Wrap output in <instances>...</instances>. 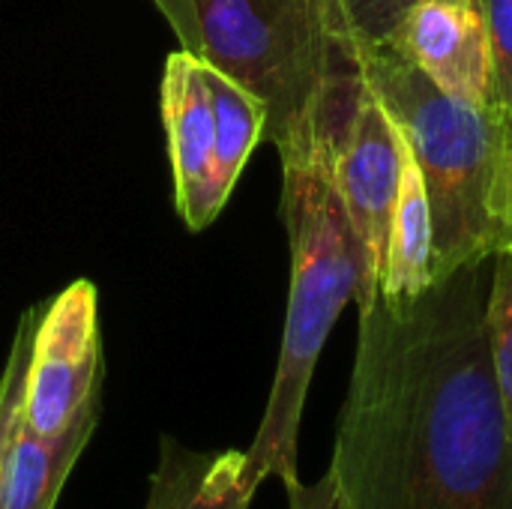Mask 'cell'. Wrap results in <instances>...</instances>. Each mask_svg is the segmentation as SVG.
<instances>
[{"label": "cell", "mask_w": 512, "mask_h": 509, "mask_svg": "<svg viewBox=\"0 0 512 509\" xmlns=\"http://www.w3.org/2000/svg\"><path fill=\"white\" fill-rule=\"evenodd\" d=\"M492 258L408 303L360 306L330 474L345 509H512V438L489 357Z\"/></svg>", "instance_id": "1"}, {"label": "cell", "mask_w": 512, "mask_h": 509, "mask_svg": "<svg viewBox=\"0 0 512 509\" xmlns=\"http://www.w3.org/2000/svg\"><path fill=\"white\" fill-rule=\"evenodd\" d=\"M489 30L501 108L512 111V0H477Z\"/></svg>", "instance_id": "16"}, {"label": "cell", "mask_w": 512, "mask_h": 509, "mask_svg": "<svg viewBox=\"0 0 512 509\" xmlns=\"http://www.w3.org/2000/svg\"><path fill=\"white\" fill-rule=\"evenodd\" d=\"M429 189L432 276L483 264L512 234V111L441 93L393 45L357 48Z\"/></svg>", "instance_id": "2"}, {"label": "cell", "mask_w": 512, "mask_h": 509, "mask_svg": "<svg viewBox=\"0 0 512 509\" xmlns=\"http://www.w3.org/2000/svg\"><path fill=\"white\" fill-rule=\"evenodd\" d=\"M255 492L246 450L198 453L165 435L144 509H249Z\"/></svg>", "instance_id": "9"}, {"label": "cell", "mask_w": 512, "mask_h": 509, "mask_svg": "<svg viewBox=\"0 0 512 509\" xmlns=\"http://www.w3.org/2000/svg\"><path fill=\"white\" fill-rule=\"evenodd\" d=\"M282 219L291 243V291L270 399L246 450L249 480L300 483V423L318 357L342 309L357 300L363 258L333 183V144L282 162Z\"/></svg>", "instance_id": "4"}, {"label": "cell", "mask_w": 512, "mask_h": 509, "mask_svg": "<svg viewBox=\"0 0 512 509\" xmlns=\"http://www.w3.org/2000/svg\"><path fill=\"white\" fill-rule=\"evenodd\" d=\"M414 3L417 0H336V9L348 39L357 48H369L384 45Z\"/></svg>", "instance_id": "15"}, {"label": "cell", "mask_w": 512, "mask_h": 509, "mask_svg": "<svg viewBox=\"0 0 512 509\" xmlns=\"http://www.w3.org/2000/svg\"><path fill=\"white\" fill-rule=\"evenodd\" d=\"M399 177L402 129L396 126L384 99L363 78L357 105L333 144V183L363 258L357 309L381 294Z\"/></svg>", "instance_id": "6"}, {"label": "cell", "mask_w": 512, "mask_h": 509, "mask_svg": "<svg viewBox=\"0 0 512 509\" xmlns=\"http://www.w3.org/2000/svg\"><path fill=\"white\" fill-rule=\"evenodd\" d=\"M99 426V414L78 423L60 438H39L18 423L3 474L0 509H54L60 492L78 465L84 447Z\"/></svg>", "instance_id": "11"}, {"label": "cell", "mask_w": 512, "mask_h": 509, "mask_svg": "<svg viewBox=\"0 0 512 509\" xmlns=\"http://www.w3.org/2000/svg\"><path fill=\"white\" fill-rule=\"evenodd\" d=\"M201 60L267 108V132L285 159L336 144L363 90L357 45L336 0H192Z\"/></svg>", "instance_id": "3"}, {"label": "cell", "mask_w": 512, "mask_h": 509, "mask_svg": "<svg viewBox=\"0 0 512 509\" xmlns=\"http://www.w3.org/2000/svg\"><path fill=\"white\" fill-rule=\"evenodd\" d=\"M162 18L168 21L174 39L180 48L192 51L201 57V33H198V18H195V3L192 0H150Z\"/></svg>", "instance_id": "17"}, {"label": "cell", "mask_w": 512, "mask_h": 509, "mask_svg": "<svg viewBox=\"0 0 512 509\" xmlns=\"http://www.w3.org/2000/svg\"><path fill=\"white\" fill-rule=\"evenodd\" d=\"M213 108V207L222 213L252 150L267 132V108L258 96L204 60Z\"/></svg>", "instance_id": "12"}, {"label": "cell", "mask_w": 512, "mask_h": 509, "mask_svg": "<svg viewBox=\"0 0 512 509\" xmlns=\"http://www.w3.org/2000/svg\"><path fill=\"white\" fill-rule=\"evenodd\" d=\"M387 45L441 93L471 105H501L492 42L477 0H417Z\"/></svg>", "instance_id": "7"}, {"label": "cell", "mask_w": 512, "mask_h": 509, "mask_svg": "<svg viewBox=\"0 0 512 509\" xmlns=\"http://www.w3.org/2000/svg\"><path fill=\"white\" fill-rule=\"evenodd\" d=\"M162 123L174 174V207L189 231H204L213 207V108L204 60L186 48L168 54L162 69Z\"/></svg>", "instance_id": "8"}, {"label": "cell", "mask_w": 512, "mask_h": 509, "mask_svg": "<svg viewBox=\"0 0 512 509\" xmlns=\"http://www.w3.org/2000/svg\"><path fill=\"white\" fill-rule=\"evenodd\" d=\"M42 306L27 309L18 321L3 375H0V504H3V474H6V459L12 438L21 423V408H24V390H27V366H30V345H33V330L39 321Z\"/></svg>", "instance_id": "14"}, {"label": "cell", "mask_w": 512, "mask_h": 509, "mask_svg": "<svg viewBox=\"0 0 512 509\" xmlns=\"http://www.w3.org/2000/svg\"><path fill=\"white\" fill-rule=\"evenodd\" d=\"M486 333H489V357L498 384V399L512 438V258L507 252H498L492 258Z\"/></svg>", "instance_id": "13"}, {"label": "cell", "mask_w": 512, "mask_h": 509, "mask_svg": "<svg viewBox=\"0 0 512 509\" xmlns=\"http://www.w3.org/2000/svg\"><path fill=\"white\" fill-rule=\"evenodd\" d=\"M432 276V204L423 171L402 135V177L387 237V270L381 294L387 303H408L420 297Z\"/></svg>", "instance_id": "10"}, {"label": "cell", "mask_w": 512, "mask_h": 509, "mask_svg": "<svg viewBox=\"0 0 512 509\" xmlns=\"http://www.w3.org/2000/svg\"><path fill=\"white\" fill-rule=\"evenodd\" d=\"M288 492V509H345L342 492L336 477L327 471L321 480L315 483H294L285 489Z\"/></svg>", "instance_id": "18"}, {"label": "cell", "mask_w": 512, "mask_h": 509, "mask_svg": "<svg viewBox=\"0 0 512 509\" xmlns=\"http://www.w3.org/2000/svg\"><path fill=\"white\" fill-rule=\"evenodd\" d=\"M501 252H507V255H510V258H512V234H510V237H507V243L501 246Z\"/></svg>", "instance_id": "19"}, {"label": "cell", "mask_w": 512, "mask_h": 509, "mask_svg": "<svg viewBox=\"0 0 512 509\" xmlns=\"http://www.w3.org/2000/svg\"><path fill=\"white\" fill-rule=\"evenodd\" d=\"M102 339L96 285L78 279L42 306L27 366L21 426L60 438L99 414Z\"/></svg>", "instance_id": "5"}]
</instances>
